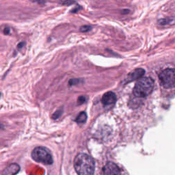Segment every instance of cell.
Wrapping results in <instances>:
<instances>
[{"label":"cell","mask_w":175,"mask_h":175,"mask_svg":"<svg viewBox=\"0 0 175 175\" xmlns=\"http://www.w3.org/2000/svg\"><path fill=\"white\" fill-rule=\"evenodd\" d=\"M74 167L79 175H91L94 173L95 163L88 155L79 153L74 159Z\"/></svg>","instance_id":"cell-1"},{"label":"cell","mask_w":175,"mask_h":175,"mask_svg":"<svg viewBox=\"0 0 175 175\" xmlns=\"http://www.w3.org/2000/svg\"><path fill=\"white\" fill-rule=\"evenodd\" d=\"M154 88V81L151 77L140 78L134 88V94L137 98H144L151 93Z\"/></svg>","instance_id":"cell-2"},{"label":"cell","mask_w":175,"mask_h":175,"mask_svg":"<svg viewBox=\"0 0 175 175\" xmlns=\"http://www.w3.org/2000/svg\"><path fill=\"white\" fill-rule=\"evenodd\" d=\"M32 157L36 162L45 165H51L54 162L51 152L43 146L36 147L32 152Z\"/></svg>","instance_id":"cell-3"},{"label":"cell","mask_w":175,"mask_h":175,"mask_svg":"<svg viewBox=\"0 0 175 175\" xmlns=\"http://www.w3.org/2000/svg\"><path fill=\"white\" fill-rule=\"evenodd\" d=\"M160 84L165 88L175 87V69H167L159 75Z\"/></svg>","instance_id":"cell-4"},{"label":"cell","mask_w":175,"mask_h":175,"mask_svg":"<svg viewBox=\"0 0 175 175\" xmlns=\"http://www.w3.org/2000/svg\"><path fill=\"white\" fill-rule=\"evenodd\" d=\"M103 174L106 175H111V174H120L121 170L119 167L116 166L114 163L112 162H108L106 164L103 169Z\"/></svg>","instance_id":"cell-5"},{"label":"cell","mask_w":175,"mask_h":175,"mask_svg":"<svg viewBox=\"0 0 175 175\" xmlns=\"http://www.w3.org/2000/svg\"><path fill=\"white\" fill-rule=\"evenodd\" d=\"M104 106H112L116 101V95L113 92H107L103 94L101 99Z\"/></svg>","instance_id":"cell-6"},{"label":"cell","mask_w":175,"mask_h":175,"mask_svg":"<svg viewBox=\"0 0 175 175\" xmlns=\"http://www.w3.org/2000/svg\"><path fill=\"white\" fill-rule=\"evenodd\" d=\"M145 71L143 69H137L132 71L127 75L126 78V82H131L135 81V80L139 79L140 78L144 75Z\"/></svg>","instance_id":"cell-7"},{"label":"cell","mask_w":175,"mask_h":175,"mask_svg":"<svg viewBox=\"0 0 175 175\" xmlns=\"http://www.w3.org/2000/svg\"><path fill=\"white\" fill-rule=\"evenodd\" d=\"M20 171V166L17 164H12L4 170L2 174L4 175L17 174Z\"/></svg>","instance_id":"cell-8"},{"label":"cell","mask_w":175,"mask_h":175,"mask_svg":"<svg viewBox=\"0 0 175 175\" xmlns=\"http://www.w3.org/2000/svg\"><path fill=\"white\" fill-rule=\"evenodd\" d=\"M87 119V115L84 112H82L80 113L78 116L77 117V118L75 119V121L77 122V123L81 124V123H84L86 122Z\"/></svg>","instance_id":"cell-9"},{"label":"cell","mask_w":175,"mask_h":175,"mask_svg":"<svg viewBox=\"0 0 175 175\" xmlns=\"http://www.w3.org/2000/svg\"><path fill=\"white\" fill-rule=\"evenodd\" d=\"M60 4L64 6H71L76 4V2L75 0H60Z\"/></svg>","instance_id":"cell-10"},{"label":"cell","mask_w":175,"mask_h":175,"mask_svg":"<svg viewBox=\"0 0 175 175\" xmlns=\"http://www.w3.org/2000/svg\"><path fill=\"white\" fill-rule=\"evenodd\" d=\"M92 29V26H84L81 27V28H80V31L81 32H87Z\"/></svg>","instance_id":"cell-11"},{"label":"cell","mask_w":175,"mask_h":175,"mask_svg":"<svg viewBox=\"0 0 175 175\" xmlns=\"http://www.w3.org/2000/svg\"><path fill=\"white\" fill-rule=\"evenodd\" d=\"M86 101V98L84 96L79 97V98H78V99H77V103H78L79 105L83 104Z\"/></svg>","instance_id":"cell-12"},{"label":"cell","mask_w":175,"mask_h":175,"mask_svg":"<svg viewBox=\"0 0 175 175\" xmlns=\"http://www.w3.org/2000/svg\"><path fill=\"white\" fill-rule=\"evenodd\" d=\"M62 113V110H57V112H55V113L53 114V116H52V118H53V119L58 118L59 117L61 116Z\"/></svg>","instance_id":"cell-13"},{"label":"cell","mask_w":175,"mask_h":175,"mask_svg":"<svg viewBox=\"0 0 175 175\" xmlns=\"http://www.w3.org/2000/svg\"><path fill=\"white\" fill-rule=\"evenodd\" d=\"M79 83V80L78 79H71L69 81V85L70 86H73V85H76L77 84Z\"/></svg>","instance_id":"cell-14"},{"label":"cell","mask_w":175,"mask_h":175,"mask_svg":"<svg viewBox=\"0 0 175 175\" xmlns=\"http://www.w3.org/2000/svg\"><path fill=\"white\" fill-rule=\"evenodd\" d=\"M32 1L34 2V3H37L41 5L45 4V0H32Z\"/></svg>","instance_id":"cell-15"},{"label":"cell","mask_w":175,"mask_h":175,"mask_svg":"<svg viewBox=\"0 0 175 175\" xmlns=\"http://www.w3.org/2000/svg\"><path fill=\"white\" fill-rule=\"evenodd\" d=\"M81 9V7L78 6L77 7H76V8H75L73 10H72V11H71V12H73V13H76V12L79 11Z\"/></svg>","instance_id":"cell-16"},{"label":"cell","mask_w":175,"mask_h":175,"mask_svg":"<svg viewBox=\"0 0 175 175\" xmlns=\"http://www.w3.org/2000/svg\"><path fill=\"white\" fill-rule=\"evenodd\" d=\"M4 32L5 34H9L10 32H11V29H10L9 27H6V28L4 29Z\"/></svg>","instance_id":"cell-17"},{"label":"cell","mask_w":175,"mask_h":175,"mask_svg":"<svg viewBox=\"0 0 175 175\" xmlns=\"http://www.w3.org/2000/svg\"><path fill=\"white\" fill-rule=\"evenodd\" d=\"M0 97H1V94H0Z\"/></svg>","instance_id":"cell-18"}]
</instances>
